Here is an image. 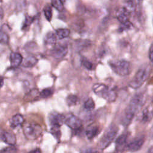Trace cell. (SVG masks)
I'll use <instances>...</instances> for the list:
<instances>
[{
    "mask_svg": "<svg viewBox=\"0 0 153 153\" xmlns=\"http://www.w3.org/2000/svg\"><path fill=\"white\" fill-rule=\"evenodd\" d=\"M118 128L114 124H111L105 130V133L100 139L97 146L101 149L106 148L114 140L117 134Z\"/></svg>",
    "mask_w": 153,
    "mask_h": 153,
    "instance_id": "obj_4",
    "label": "cell"
},
{
    "mask_svg": "<svg viewBox=\"0 0 153 153\" xmlns=\"http://www.w3.org/2000/svg\"><path fill=\"white\" fill-rule=\"evenodd\" d=\"M137 1H142V0H137Z\"/></svg>",
    "mask_w": 153,
    "mask_h": 153,
    "instance_id": "obj_40",
    "label": "cell"
},
{
    "mask_svg": "<svg viewBox=\"0 0 153 153\" xmlns=\"http://www.w3.org/2000/svg\"><path fill=\"white\" fill-rule=\"evenodd\" d=\"M144 143L143 138H137L136 139L125 145V148L126 150L131 152H136L140 149L143 144Z\"/></svg>",
    "mask_w": 153,
    "mask_h": 153,
    "instance_id": "obj_11",
    "label": "cell"
},
{
    "mask_svg": "<svg viewBox=\"0 0 153 153\" xmlns=\"http://www.w3.org/2000/svg\"><path fill=\"white\" fill-rule=\"evenodd\" d=\"M127 135L126 134H123L121 135H120L116 140L115 141V143L117 145V147L119 146H124L125 145V143H126L127 141Z\"/></svg>",
    "mask_w": 153,
    "mask_h": 153,
    "instance_id": "obj_22",
    "label": "cell"
},
{
    "mask_svg": "<svg viewBox=\"0 0 153 153\" xmlns=\"http://www.w3.org/2000/svg\"><path fill=\"white\" fill-rule=\"evenodd\" d=\"M117 19H118V20L121 23H123L128 21L129 11L127 10L126 8H123L120 9L117 16Z\"/></svg>",
    "mask_w": 153,
    "mask_h": 153,
    "instance_id": "obj_17",
    "label": "cell"
},
{
    "mask_svg": "<svg viewBox=\"0 0 153 153\" xmlns=\"http://www.w3.org/2000/svg\"><path fill=\"white\" fill-rule=\"evenodd\" d=\"M96 153H99V152H96Z\"/></svg>",
    "mask_w": 153,
    "mask_h": 153,
    "instance_id": "obj_41",
    "label": "cell"
},
{
    "mask_svg": "<svg viewBox=\"0 0 153 153\" xmlns=\"http://www.w3.org/2000/svg\"><path fill=\"white\" fill-rule=\"evenodd\" d=\"M44 13L45 17L46 18L47 20L50 22L52 18V10L51 7L49 5H46L44 8Z\"/></svg>",
    "mask_w": 153,
    "mask_h": 153,
    "instance_id": "obj_26",
    "label": "cell"
},
{
    "mask_svg": "<svg viewBox=\"0 0 153 153\" xmlns=\"http://www.w3.org/2000/svg\"><path fill=\"white\" fill-rule=\"evenodd\" d=\"M84 153H96L95 151H94L92 149H87L85 150V152Z\"/></svg>",
    "mask_w": 153,
    "mask_h": 153,
    "instance_id": "obj_36",
    "label": "cell"
},
{
    "mask_svg": "<svg viewBox=\"0 0 153 153\" xmlns=\"http://www.w3.org/2000/svg\"><path fill=\"white\" fill-rule=\"evenodd\" d=\"M8 36L5 33L0 30V43L6 44L8 42Z\"/></svg>",
    "mask_w": 153,
    "mask_h": 153,
    "instance_id": "obj_32",
    "label": "cell"
},
{
    "mask_svg": "<svg viewBox=\"0 0 153 153\" xmlns=\"http://www.w3.org/2000/svg\"><path fill=\"white\" fill-rule=\"evenodd\" d=\"M109 65L112 70L118 75L125 76L130 73V63L125 60H117L111 61Z\"/></svg>",
    "mask_w": 153,
    "mask_h": 153,
    "instance_id": "obj_6",
    "label": "cell"
},
{
    "mask_svg": "<svg viewBox=\"0 0 153 153\" xmlns=\"http://www.w3.org/2000/svg\"><path fill=\"white\" fill-rule=\"evenodd\" d=\"M51 133L56 137L57 139L59 138L60 136V127H51L50 129Z\"/></svg>",
    "mask_w": 153,
    "mask_h": 153,
    "instance_id": "obj_31",
    "label": "cell"
},
{
    "mask_svg": "<svg viewBox=\"0 0 153 153\" xmlns=\"http://www.w3.org/2000/svg\"><path fill=\"white\" fill-rule=\"evenodd\" d=\"M4 84V78L2 76H0V88L2 87Z\"/></svg>",
    "mask_w": 153,
    "mask_h": 153,
    "instance_id": "obj_38",
    "label": "cell"
},
{
    "mask_svg": "<svg viewBox=\"0 0 153 153\" xmlns=\"http://www.w3.org/2000/svg\"><path fill=\"white\" fill-rule=\"evenodd\" d=\"M53 92L54 90L52 88H45L39 93V96L42 98H47L50 97L53 94Z\"/></svg>",
    "mask_w": 153,
    "mask_h": 153,
    "instance_id": "obj_24",
    "label": "cell"
},
{
    "mask_svg": "<svg viewBox=\"0 0 153 153\" xmlns=\"http://www.w3.org/2000/svg\"><path fill=\"white\" fill-rule=\"evenodd\" d=\"M51 5L59 11H62L64 9L63 2L62 0H51Z\"/></svg>",
    "mask_w": 153,
    "mask_h": 153,
    "instance_id": "obj_23",
    "label": "cell"
},
{
    "mask_svg": "<svg viewBox=\"0 0 153 153\" xmlns=\"http://www.w3.org/2000/svg\"><path fill=\"white\" fill-rule=\"evenodd\" d=\"M144 102V95L140 93L136 94L131 99L128 105L124 111V115L122 118L121 123L124 126H127L130 123L135 114L143 106Z\"/></svg>",
    "mask_w": 153,
    "mask_h": 153,
    "instance_id": "obj_1",
    "label": "cell"
},
{
    "mask_svg": "<svg viewBox=\"0 0 153 153\" xmlns=\"http://www.w3.org/2000/svg\"><path fill=\"white\" fill-rule=\"evenodd\" d=\"M95 107L94 102L92 98H88L84 104V108L87 111H91Z\"/></svg>",
    "mask_w": 153,
    "mask_h": 153,
    "instance_id": "obj_25",
    "label": "cell"
},
{
    "mask_svg": "<svg viewBox=\"0 0 153 153\" xmlns=\"http://www.w3.org/2000/svg\"><path fill=\"white\" fill-rule=\"evenodd\" d=\"M38 62V59L33 56H29L26 57L22 62V66L25 68H32Z\"/></svg>",
    "mask_w": 153,
    "mask_h": 153,
    "instance_id": "obj_18",
    "label": "cell"
},
{
    "mask_svg": "<svg viewBox=\"0 0 153 153\" xmlns=\"http://www.w3.org/2000/svg\"><path fill=\"white\" fill-rule=\"evenodd\" d=\"M100 133V128L99 127L97 126L91 125L87 127L85 130V134L88 139H92L96 136L99 134Z\"/></svg>",
    "mask_w": 153,
    "mask_h": 153,
    "instance_id": "obj_14",
    "label": "cell"
},
{
    "mask_svg": "<svg viewBox=\"0 0 153 153\" xmlns=\"http://www.w3.org/2000/svg\"><path fill=\"white\" fill-rule=\"evenodd\" d=\"M38 93L39 92L37 89H32L25 95L24 99L26 102L34 100L38 97Z\"/></svg>",
    "mask_w": 153,
    "mask_h": 153,
    "instance_id": "obj_20",
    "label": "cell"
},
{
    "mask_svg": "<svg viewBox=\"0 0 153 153\" xmlns=\"http://www.w3.org/2000/svg\"><path fill=\"white\" fill-rule=\"evenodd\" d=\"M68 48L65 43L56 44L51 50V55L56 59L63 58L68 53Z\"/></svg>",
    "mask_w": 153,
    "mask_h": 153,
    "instance_id": "obj_7",
    "label": "cell"
},
{
    "mask_svg": "<svg viewBox=\"0 0 153 153\" xmlns=\"http://www.w3.org/2000/svg\"><path fill=\"white\" fill-rule=\"evenodd\" d=\"M65 123L73 130H79L82 127V121L81 119L74 115H71L66 118H65Z\"/></svg>",
    "mask_w": 153,
    "mask_h": 153,
    "instance_id": "obj_10",
    "label": "cell"
},
{
    "mask_svg": "<svg viewBox=\"0 0 153 153\" xmlns=\"http://www.w3.org/2000/svg\"><path fill=\"white\" fill-rule=\"evenodd\" d=\"M0 140L9 145L14 146L16 143V137L14 133L0 129Z\"/></svg>",
    "mask_w": 153,
    "mask_h": 153,
    "instance_id": "obj_9",
    "label": "cell"
},
{
    "mask_svg": "<svg viewBox=\"0 0 153 153\" xmlns=\"http://www.w3.org/2000/svg\"><path fill=\"white\" fill-rule=\"evenodd\" d=\"M132 24L131 23H130L128 21L125 22V23H121L120 26L119 27V32H122L123 31H126V30H128L129 29H130L132 27Z\"/></svg>",
    "mask_w": 153,
    "mask_h": 153,
    "instance_id": "obj_27",
    "label": "cell"
},
{
    "mask_svg": "<svg viewBox=\"0 0 153 153\" xmlns=\"http://www.w3.org/2000/svg\"><path fill=\"white\" fill-rule=\"evenodd\" d=\"M148 56H149V59H150L151 62H152V60H153V47H152V44H151L150 47H149Z\"/></svg>",
    "mask_w": 153,
    "mask_h": 153,
    "instance_id": "obj_34",
    "label": "cell"
},
{
    "mask_svg": "<svg viewBox=\"0 0 153 153\" xmlns=\"http://www.w3.org/2000/svg\"><path fill=\"white\" fill-rule=\"evenodd\" d=\"M24 123V118L23 115L21 114H17L14 115L11 117L10 120V127L13 128H15L17 127L21 126Z\"/></svg>",
    "mask_w": 153,
    "mask_h": 153,
    "instance_id": "obj_13",
    "label": "cell"
},
{
    "mask_svg": "<svg viewBox=\"0 0 153 153\" xmlns=\"http://www.w3.org/2000/svg\"><path fill=\"white\" fill-rule=\"evenodd\" d=\"M56 40L57 38L56 36V35L52 31L48 32L45 35L44 39L45 44L47 45H51L53 47L56 44Z\"/></svg>",
    "mask_w": 153,
    "mask_h": 153,
    "instance_id": "obj_15",
    "label": "cell"
},
{
    "mask_svg": "<svg viewBox=\"0 0 153 153\" xmlns=\"http://www.w3.org/2000/svg\"><path fill=\"white\" fill-rule=\"evenodd\" d=\"M33 19H34L33 17H30L29 16L26 15V17H25V21L24 22L23 26L22 27V29H25L26 27H27L28 26H29L31 25V23L33 22Z\"/></svg>",
    "mask_w": 153,
    "mask_h": 153,
    "instance_id": "obj_29",
    "label": "cell"
},
{
    "mask_svg": "<svg viewBox=\"0 0 153 153\" xmlns=\"http://www.w3.org/2000/svg\"><path fill=\"white\" fill-rule=\"evenodd\" d=\"M149 69L148 66H143L136 72L132 79L128 82V85L133 89H137L140 87L146 80L149 76Z\"/></svg>",
    "mask_w": 153,
    "mask_h": 153,
    "instance_id": "obj_5",
    "label": "cell"
},
{
    "mask_svg": "<svg viewBox=\"0 0 153 153\" xmlns=\"http://www.w3.org/2000/svg\"><path fill=\"white\" fill-rule=\"evenodd\" d=\"M79 102L78 97L74 94H70L66 97V103L68 106H74L78 104Z\"/></svg>",
    "mask_w": 153,
    "mask_h": 153,
    "instance_id": "obj_21",
    "label": "cell"
},
{
    "mask_svg": "<svg viewBox=\"0 0 153 153\" xmlns=\"http://www.w3.org/2000/svg\"><path fill=\"white\" fill-rule=\"evenodd\" d=\"M23 131L28 140H34L41 135L42 128L39 124L35 122H26L23 123Z\"/></svg>",
    "mask_w": 153,
    "mask_h": 153,
    "instance_id": "obj_3",
    "label": "cell"
},
{
    "mask_svg": "<svg viewBox=\"0 0 153 153\" xmlns=\"http://www.w3.org/2000/svg\"><path fill=\"white\" fill-rule=\"evenodd\" d=\"M93 90L98 96L109 102H114L117 98V93L114 89L103 83H96L93 86Z\"/></svg>",
    "mask_w": 153,
    "mask_h": 153,
    "instance_id": "obj_2",
    "label": "cell"
},
{
    "mask_svg": "<svg viewBox=\"0 0 153 153\" xmlns=\"http://www.w3.org/2000/svg\"><path fill=\"white\" fill-rule=\"evenodd\" d=\"M4 17V11L1 7H0V20H1Z\"/></svg>",
    "mask_w": 153,
    "mask_h": 153,
    "instance_id": "obj_37",
    "label": "cell"
},
{
    "mask_svg": "<svg viewBox=\"0 0 153 153\" xmlns=\"http://www.w3.org/2000/svg\"><path fill=\"white\" fill-rule=\"evenodd\" d=\"M10 60L11 67L17 68L22 63L23 61V57L20 53L13 52L10 54Z\"/></svg>",
    "mask_w": 153,
    "mask_h": 153,
    "instance_id": "obj_12",
    "label": "cell"
},
{
    "mask_svg": "<svg viewBox=\"0 0 153 153\" xmlns=\"http://www.w3.org/2000/svg\"><path fill=\"white\" fill-rule=\"evenodd\" d=\"M37 47V45L35 42H28L27 44H26L25 45V49L27 50V51H32V50H34L35 48H36Z\"/></svg>",
    "mask_w": 153,
    "mask_h": 153,
    "instance_id": "obj_33",
    "label": "cell"
},
{
    "mask_svg": "<svg viewBox=\"0 0 153 153\" xmlns=\"http://www.w3.org/2000/svg\"><path fill=\"white\" fill-rule=\"evenodd\" d=\"M0 1H1V0H0Z\"/></svg>",
    "mask_w": 153,
    "mask_h": 153,
    "instance_id": "obj_42",
    "label": "cell"
},
{
    "mask_svg": "<svg viewBox=\"0 0 153 153\" xmlns=\"http://www.w3.org/2000/svg\"><path fill=\"white\" fill-rule=\"evenodd\" d=\"M152 117V108L149 107H146L142 111L141 116H140V121L143 123H148L151 120Z\"/></svg>",
    "mask_w": 153,
    "mask_h": 153,
    "instance_id": "obj_16",
    "label": "cell"
},
{
    "mask_svg": "<svg viewBox=\"0 0 153 153\" xmlns=\"http://www.w3.org/2000/svg\"><path fill=\"white\" fill-rule=\"evenodd\" d=\"M82 65L84 66L85 68H86L88 70H91L93 68V64L91 62H90L88 60H87L85 58H82L81 60Z\"/></svg>",
    "mask_w": 153,
    "mask_h": 153,
    "instance_id": "obj_30",
    "label": "cell"
},
{
    "mask_svg": "<svg viewBox=\"0 0 153 153\" xmlns=\"http://www.w3.org/2000/svg\"><path fill=\"white\" fill-rule=\"evenodd\" d=\"M17 149L14 146L10 145L8 147L0 149V153H15Z\"/></svg>",
    "mask_w": 153,
    "mask_h": 153,
    "instance_id": "obj_28",
    "label": "cell"
},
{
    "mask_svg": "<svg viewBox=\"0 0 153 153\" xmlns=\"http://www.w3.org/2000/svg\"><path fill=\"white\" fill-rule=\"evenodd\" d=\"M28 153H41V149L39 148H36L33 150L30 151Z\"/></svg>",
    "mask_w": 153,
    "mask_h": 153,
    "instance_id": "obj_35",
    "label": "cell"
},
{
    "mask_svg": "<svg viewBox=\"0 0 153 153\" xmlns=\"http://www.w3.org/2000/svg\"><path fill=\"white\" fill-rule=\"evenodd\" d=\"M146 153H153V149H152V146H151L147 151V152Z\"/></svg>",
    "mask_w": 153,
    "mask_h": 153,
    "instance_id": "obj_39",
    "label": "cell"
},
{
    "mask_svg": "<svg viewBox=\"0 0 153 153\" xmlns=\"http://www.w3.org/2000/svg\"><path fill=\"white\" fill-rule=\"evenodd\" d=\"M70 34V30L67 28H60L56 30V36L59 39L67 38Z\"/></svg>",
    "mask_w": 153,
    "mask_h": 153,
    "instance_id": "obj_19",
    "label": "cell"
},
{
    "mask_svg": "<svg viewBox=\"0 0 153 153\" xmlns=\"http://www.w3.org/2000/svg\"><path fill=\"white\" fill-rule=\"evenodd\" d=\"M65 117L60 113L52 112L48 115V121L51 127H60L65 123Z\"/></svg>",
    "mask_w": 153,
    "mask_h": 153,
    "instance_id": "obj_8",
    "label": "cell"
}]
</instances>
